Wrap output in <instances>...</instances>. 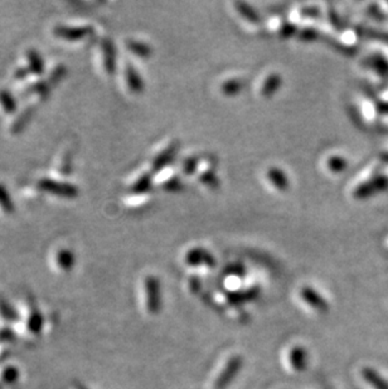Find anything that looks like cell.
Listing matches in <instances>:
<instances>
[{"label":"cell","mask_w":388,"mask_h":389,"mask_svg":"<svg viewBox=\"0 0 388 389\" xmlns=\"http://www.w3.org/2000/svg\"><path fill=\"white\" fill-rule=\"evenodd\" d=\"M347 162H345L343 157L340 155H335V157H329L328 167L332 172L335 173H340L343 169L345 168Z\"/></svg>","instance_id":"cell-19"},{"label":"cell","mask_w":388,"mask_h":389,"mask_svg":"<svg viewBox=\"0 0 388 389\" xmlns=\"http://www.w3.org/2000/svg\"><path fill=\"white\" fill-rule=\"evenodd\" d=\"M0 113L4 115H14L16 113V98L8 90H0Z\"/></svg>","instance_id":"cell-10"},{"label":"cell","mask_w":388,"mask_h":389,"mask_svg":"<svg viewBox=\"0 0 388 389\" xmlns=\"http://www.w3.org/2000/svg\"><path fill=\"white\" fill-rule=\"evenodd\" d=\"M16 213V206L11 200V194L8 193L6 187L0 184V214L11 217Z\"/></svg>","instance_id":"cell-11"},{"label":"cell","mask_w":388,"mask_h":389,"mask_svg":"<svg viewBox=\"0 0 388 389\" xmlns=\"http://www.w3.org/2000/svg\"><path fill=\"white\" fill-rule=\"evenodd\" d=\"M66 75V67L62 65H57L52 68V71L49 72L48 80L52 83H57L60 82Z\"/></svg>","instance_id":"cell-20"},{"label":"cell","mask_w":388,"mask_h":389,"mask_svg":"<svg viewBox=\"0 0 388 389\" xmlns=\"http://www.w3.org/2000/svg\"><path fill=\"white\" fill-rule=\"evenodd\" d=\"M72 149L71 147H66L65 150H62L60 155L56 159L54 162V173L57 174L58 178H63V177H68L72 170Z\"/></svg>","instance_id":"cell-6"},{"label":"cell","mask_w":388,"mask_h":389,"mask_svg":"<svg viewBox=\"0 0 388 389\" xmlns=\"http://www.w3.org/2000/svg\"><path fill=\"white\" fill-rule=\"evenodd\" d=\"M33 115V108H26L24 110H22L19 114L16 115V118L13 120L11 126H9V131H11L13 135L16 134H19L28 124L29 121L32 119Z\"/></svg>","instance_id":"cell-8"},{"label":"cell","mask_w":388,"mask_h":389,"mask_svg":"<svg viewBox=\"0 0 388 389\" xmlns=\"http://www.w3.org/2000/svg\"><path fill=\"white\" fill-rule=\"evenodd\" d=\"M243 82L241 80H228L221 86L222 93L226 96H235L242 90Z\"/></svg>","instance_id":"cell-17"},{"label":"cell","mask_w":388,"mask_h":389,"mask_svg":"<svg viewBox=\"0 0 388 389\" xmlns=\"http://www.w3.org/2000/svg\"><path fill=\"white\" fill-rule=\"evenodd\" d=\"M123 77H124L125 85H126V88L129 90V92L134 93V95H139L143 92L144 83H143L141 75L136 72V70L130 63L124 66Z\"/></svg>","instance_id":"cell-5"},{"label":"cell","mask_w":388,"mask_h":389,"mask_svg":"<svg viewBox=\"0 0 388 389\" xmlns=\"http://www.w3.org/2000/svg\"><path fill=\"white\" fill-rule=\"evenodd\" d=\"M23 92L27 96H34L39 100H44L47 98V95L49 93L48 83L44 81L31 82L29 85L23 88Z\"/></svg>","instance_id":"cell-9"},{"label":"cell","mask_w":388,"mask_h":389,"mask_svg":"<svg viewBox=\"0 0 388 389\" xmlns=\"http://www.w3.org/2000/svg\"><path fill=\"white\" fill-rule=\"evenodd\" d=\"M267 177L271 184L275 187L276 190H285L289 188V180L285 173L280 168L272 167L267 170Z\"/></svg>","instance_id":"cell-12"},{"label":"cell","mask_w":388,"mask_h":389,"mask_svg":"<svg viewBox=\"0 0 388 389\" xmlns=\"http://www.w3.org/2000/svg\"><path fill=\"white\" fill-rule=\"evenodd\" d=\"M98 67L106 76H113L116 72V51L110 39H103L97 47Z\"/></svg>","instance_id":"cell-3"},{"label":"cell","mask_w":388,"mask_h":389,"mask_svg":"<svg viewBox=\"0 0 388 389\" xmlns=\"http://www.w3.org/2000/svg\"><path fill=\"white\" fill-rule=\"evenodd\" d=\"M197 162H198V160H197L195 157L187 159V162H184V173L190 174L195 172V168H197Z\"/></svg>","instance_id":"cell-21"},{"label":"cell","mask_w":388,"mask_h":389,"mask_svg":"<svg viewBox=\"0 0 388 389\" xmlns=\"http://www.w3.org/2000/svg\"><path fill=\"white\" fill-rule=\"evenodd\" d=\"M281 80L280 75L277 73H271L270 76H267V78L265 80L264 85L261 87V95L264 98H271L275 92H277L279 87L281 86Z\"/></svg>","instance_id":"cell-13"},{"label":"cell","mask_w":388,"mask_h":389,"mask_svg":"<svg viewBox=\"0 0 388 389\" xmlns=\"http://www.w3.org/2000/svg\"><path fill=\"white\" fill-rule=\"evenodd\" d=\"M175 149H177L175 145H170L168 147L167 150H164L162 154H159V155L154 159V162H153V169H154V170H158V169L163 168L165 164H168L169 160L172 159L173 155H174Z\"/></svg>","instance_id":"cell-16"},{"label":"cell","mask_w":388,"mask_h":389,"mask_svg":"<svg viewBox=\"0 0 388 389\" xmlns=\"http://www.w3.org/2000/svg\"><path fill=\"white\" fill-rule=\"evenodd\" d=\"M26 70L34 76H42L44 73V63L42 57L36 49H28L26 52Z\"/></svg>","instance_id":"cell-7"},{"label":"cell","mask_w":388,"mask_h":389,"mask_svg":"<svg viewBox=\"0 0 388 389\" xmlns=\"http://www.w3.org/2000/svg\"><path fill=\"white\" fill-rule=\"evenodd\" d=\"M238 11L243 18H246L248 22L254 23V24H259L260 18L257 16V13H255L254 9L247 4H242V3H238Z\"/></svg>","instance_id":"cell-18"},{"label":"cell","mask_w":388,"mask_h":389,"mask_svg":"<svg viewBox=\"0 0 388 389\" xmlns=\"http://www.w3.org/2000/svg\"><path fill=\"white\" fill-rule=\"evenodd\" d=\"M126 47L129 49V52L138 56V57H141V58H146L151 54L150 47L146 43L139 42V41H129L126 43Z\"/></svg>","instance_id":"cell-14"},{"label":"cell","mask_w":388,"mask_h":389,"mask_svg":"<svg viewBox=\"0 0 388 389\" xmlns=\"http://www.w3.org/2000/svg\"><path fill=\"white\" fill-rule=\"evenodd\" d=\"M151 184L150 174H143L139 178L135 179L134 183L130 187V192L138 194V193H146V190H149Z\"/></svg>","instance_id":"cell-15"},{"label":"cell","mask_w":388,"mask_h":389,"mask_svg":"<svg viewBox=\"0 0 388 389\" xmlns=\"http://www.w3.org/2000/svg\"><path fill=\"white\" fill-rule=\"evenodd\" d=\"M37 185L44 193H48L61 199H73L78 195V188L76 185L61 182L60 179L41 178L38 180Z\"/></svg>","instance_id":"cell-1"},{"label":"cell","mask_w":388,"mask_h":389,"mask_svg":"<svg viewBox=\"0 0 388 389\" xmlns=\"http://www.w3.org/2000/svg\"><path fill=\"white\" fill-rule=\"evenodd\" d=\"M54 38L61 39L67 43L85 42L93 34V29L90 26H56L52 29Z\"/></svg>","instance_id":"cell-2"},{"label":"cell","mask_w":388,"mask_h":389,"mask_svg":"<svg viewBox=\"0 0 388 389\" xmlns=\"http://www.w3.org/2000/svg\"><path fill=\"white\" fill-rule=\"evenodd\" d=\"M49 261H51L52 270L56 271L57 274H67L75 266L76 256L70 249L58 247L52 252Z\"/></svg>","instance_id":"cell-4"}]
</instances>
